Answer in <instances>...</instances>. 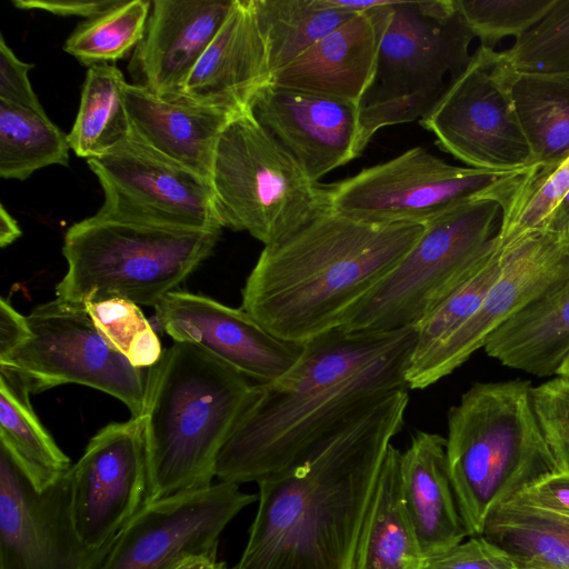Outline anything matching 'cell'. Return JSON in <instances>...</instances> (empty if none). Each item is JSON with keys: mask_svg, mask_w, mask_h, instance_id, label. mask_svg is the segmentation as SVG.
<instances>
[{"mask_svg": "<svg viewBox=\"0 0 569 569\" xmlns=\"http://www.w3.org/2000/svg\"><path fill=\"white\" fill-rule=\"evenodd\" d=\"M221 231H191L103 219L72 224L62 253L68 269L57 298L83 306L124 299L156 307L212 252Z\"/></svg>", "mask_w": 569, "mask_h": 569, "instance_id": "6", "label": "cell"}, {"mask_svg": "<svg viewBox=\"0 0 569 569\" xmlns=\"http://www.w3.org/2000/svg\"><path fill=\"white\" fill-rule=\"evenodd\" d=\"M399 475L406 510L422 555L455 546L468 536L451 486L446 438L417 431L401 452Z\"/></svg>", "mask_w": 569, "mask_h": 569, "instance_id": "24", "label": "cell"}, {"mask_svg": "<svg viewBox=\"0 0 569 569\" xmlns=\"http://www.w3.org/2000/svg\"><path fill=\"white\" fill-rule=\"evenodd\" d=\"M408 390L350 418L259 480L258 510L236 569H351L361 526Z\"/></svg>", "mask_w": 569, "mask_h": 569, "instance_id": "2", "label": "cell"}, {"mask_svg": "<svg viewBox=\"0 0 569 569\" xmlns=\"http://www.w3.org/2000/svg\"><path fill=\"white\" fill-rule=\"evenodd\" d=\"M256 383L202 348L174 341L148 368L141 415L147 501L212 485L218 456Z\"/></svg>", "mask_w": 569, "mask_h": 569, "instance_id": "4", "label": "cell"}, {"mask_svg": "<svg viewBox=\"0 0 569 569\" xmlns=\"http://www.w3.org/2000/svg\"><path fill=\"white\" fill-rule=\"evenodd\" d=\"M569 191V158L556 167L533 166L505 177L487 192L501 207L500 241L542 229Z\"/></svg>", "mask_w": 569, "mask_h": 569, "instance_id": "33", "label": "cell"}, {"mask_svg": "<svg viewBox=\"0 0 569 569\" xmlns=\"http://www.w3.org/2000/svg\"><path fill=\"white\" fill-rule=\"evenodd\" d=\"M97 330L108 345L141 369L156 365L162 348L139 306L124 299L84 303Z\"/></svg>", "mask_w": 569, "mask_h": 569, "instance_id": "37", "label": "cell"}, {"mask_svg": "<svg viewBox=\"0 0 569 569\" xmlns=\"http://www.w3.org/2000/svg\"><path fill=\"white\" fill-rule=\"evenodd\" d=\"M123 98L137 139L210 181L218 139L237 113L183 96L161 97L138 83H127Z\"/></svg>", "mask_w": 569, "mask_h": 569, "instance_id": "23", "label": "cell"}, {"mask_svg": "<svg viewBox=\"0 0 569 569\" xmlns=\"http://www.w3.org/2000/svg\"><path fill=\"white\" fill-rule=\"evenodd\" d=\"M419 569H519L511 557L483 536L470 537L447 549L426 555Z\"/></svg>", "mask_w": 569, "mask_h": 569, "instance_id": "40", "label": "cell"}, {"mask_svg": "<svg viewBox=\"0 0 569 569\" xmlns=\"http://www.w3.org/2000/svg\"><path fill=\"white\" fill-rule=\"evenodd\" d=\"M391 445L381 466L357 541L351 569H419L422 551L402 498Z\"/></svg>", "mask_w": 569, "mask_h": 569, "instance_id": "26", "label": "cell"}, {"mask_svg": "<svg viewBox=\"0 0 569 569\" xmlns=\"http://www.w3.org/2000/svg\"><path fill=\"white\" fill-rule=\"evenodd\" d=\"M557 376L569 380V370L558 373Z\"/></svg>", "mask_w": 569, "mask_h": 569, "instance_id": "49", "label": "cell"}, {"mask_svg": "<svg viewBox=\"0 0 569 569\" xmlns=\"http://www.w3.org/2000/svg\"><path fill=\"white\" fill-rule=\"evenodd\" d=\"M542 229L569 239V191L553 209Z\"/></svg>", "mask_w": 569, "mask_h": 569, "instance_id": "45", "label": "cell"}, {"mask_svg": "<svg viewBox=\"0 0 569 569\" xmlns=\"http://www.w3.org/2000/svg\"><path fill=\"white\" fill-rule=\"evenodd\" d=\"M483 349L503 366L557 375L569 352V271L499 327Z\"/></svg>", "mask_w": 569, "mask_h": 569, "instance_id": "25", "label": "cell"}, {"mask_svg": "<svg viewBox=\"0 0 569 569\" xmlns=\"http://www.w3.org/2000/svg\"><path fill=\"white\" fill-rule=\"evenodd\" d=\"M418 327L393 331L335 328L302 343L296 363L252 397L223 445L216 478L259 480L288 467L350 418L409 390Z\"/></svg>", "mask_w": 569, "mask_h": 569, "instance_id": "1", "label": "cell"}, {"mask_svg": "<svg viewBox=\"0 0 569 569\" xmlns=\"http://www.w3.org/2000/svg\"><path fill=\"white\" fill-rule=\"evenodd\" d=\"M252 6L271 74L357 16L335 8L329 0H252Z\"/></svg>", "mask_w": 569, "mask_h": 569, "instance_id": "31", "label": "cell"}, {"mask_svg": "<svg viewBox=\"0 0 569 569\" xmlns=\"http://www.w3.org/2000/svg\"><path fill=\"white\" fill-rule=\"evenodd\" d=\"M258 495L222 482L146 502L96 569H176L217 556L220 533Z\"/></svg>", "mask_w": 569, "mask_h": 569, "instance_id": "14", "label": "cell"}, {"mask_svg": "<svg viewBox=\"0 0 569 569\" xmlns=\"http://www.w3.org/2000/svg\"><path fill=\"white\" fill-rule=\"evenodd\" d=\"M532 385L475 382L447 415L446 458L469 537L539 479L557 471L535 412Z\"/></svg>", "mask_w": 569, "mask_h": 569, "instance_id": "5", "label": "cell"}, {"mask_svg": "<svg viewBox=\"0 0 569 569\" xmlns=\"http://www.w3.org/2000/svg\"><path fill=\"white\" fill-rule=\"evenodd\" d=\"M516 76L502 51L481 44L420 124L470 168L512 172L533 167L512 96Z\"/></svg>", "mask_w": 569, "mask_h": 569, "instance_id": "11", "label": "cell"}, {"mask_svg": "<svg viewBox=\"0 0 569 569\" xmlns=\"http://www.w3.org/2000/svg\"><path fill=\"white\" fill-rule=\"evenodd\" d=\"M121 0H12L16 8L42 10L59 16H78L92 19L113 7Z\"/></svg>", "mask_w": 569, "mask_h": 569, "instance_id": "43", "label": "cell"}, {"mask_svg": "<svg viewBox=\"0 0 569 569\" xmlns=\"http://www.w3.org/2000/svg\"><path fill=\"white\" fill-rule=\"evenodd\" d=\"M501 207L481 196L425 223L417 243L356 307L341 327L393 331L418 326L479 266L500 228Z\"/></svg>", "mask_w": 569, "mask_h": 569, "instance_id": "9", "label": "cell"}, {"mask_svg": "<svg viewBox=\"0 0 569 569\" xmlns=\"http://www.w3.org/2000/svg\"><path fill=\"white\" fill-rule=\"evenodd\" d=\"M395 1L359 13L276 70L271 83L360 104L373 83L380 42Z\"/></svg>", "mask_w": 569, "mask_h": 569, "instance_id": "20", "label": "cell"}, {"mask_svg": "<svg viewBox=\"0 0 569 569\" xmlns=\"http://www.w3.org/2000/svg\"><path fill=\"white\" fill-rule=\"evenodd\" d=\"M70 144L46 114L0 100V177L26 180L51 164L68 166Z\"/></svg>", "mask_w": 569, "mask_h": 569, "instance_id": "32", "label": "cell"}, {"mask_svg": "<svg viewBox=\"0 0 569 569\" xmlns=\"http://www.w3.org/2000/svg\"><path fill=\"white\" fill-rule=\"evenodd\" d=\"M127 83L114 64L88 67L78 113L68 133L78 157H100L129 138L131 123L123 98Z\"/></svg>", "mask_w": 569, "mask_h": 569, "instance_id": "30", "label": "cell"}, {"mask_svg": "<svg viewBox=\"0 0 569 569\" xmlns=\"http://www.w3.org/2000/svg\"><path fill=\"white\" fill-rule=\"evenodd\" d=\"M425 223L372 224L331 209L264 246L241 308L292 343L341 327L420 239Z\"/></svg>", "mask_w": 569, "mask_h": 569, "instance_id": "3", "label": "cell"}, {"mask_svg": "<svg viewBox=\"0 0 569 569\" xmlns=\"http://www.w3.org/2000/svg\"><path fill=\"white\" fill-rule=\"evenodd\" d=\"M18 221L0 204V246L2 248L11 244L21 236Z\"/></svg>", "mask_w": 569, "mask_h": 569, "instance_id": "46", "label": "cell"}, {"mask_svg": "<svg viewBox=\"0 0 569 569\" xmlns=\"http://www.w3.org/2000/svg\"><path fill=\"white\" fill-rule=\"evenodd\" d=\"M26 385L0 368V445L39 491L57 483L72 467L69 457L34 413Z\"/></svg>", "mask_w": 569, "mask_h": 569, "instance_id": "27", "label": "cell"}, {"mask_svg": "<svg viewBox=\"0 0 569 569\" xmlns=\"http://www.w3.org/2000/svg\"><path fill=\"white\" fill-rule=\"evenodd\" d=\"M249 109L315 182L362 152L359 106L352 102L268 82Z\"/></svg>", "mask_w": 569, "mask_h": 569, "instance_id": "19", "label": "cell"}, {"mask_svg": "<svg viewBox=\"0 0 569 569\" xmlns=\"http://www.w3.org/2000/svg\"><path fill=\"white\" fill-rule=\"evenodd\" d=\"M176 569H227L224 562L218 561L217 556L189 560Z\"/></svg>", "mask_w": 569, "mask_h": 569, "instance_id": "47", "label": "cell"}, {"mask_svg": "<svg viewBox=\"0 0 569 569\" xmlns=\"http://www.w3.org/2000/svg\"><path fill=\"white\" fill-rule=\"evenodd\" d=\"M266 43L252 0H234L220 30L188 76L180 96L231 113L249 108L270 81Z\"/></svg>", "mask_w": 569, "mask_h": 569, "instance_id": "22", "label": "cell"}, {"mask_svg": "<svg viewBox=\"0 0 569 569\" xmlns=\"http://www.w3.org/2000/svg\"><path fill=\"white\" fill-rule=\"evenodd\" d=\"M519 569H569V516L517 501L501 506L482 535Z\"/></svg>", "mask_w": 569, "mask_h": 569, "instance_id": "28", "label": "cell"}, {"mask_svg": "<svg viewBox=\"0 0 569 569\" xmlns=\"http://www.w3.org/2000/svg\"><path fill=\"white\" fill-rule=\"evenodd\" d=\"M473 32L455 0L395 1L373 83L359 104L360 149L380 129L426 116L468 64Z\"/></svg>", "mask_w": 569, "mask_h": 569, "instance_id": "7", "label": "cell"}, {"mask_svg": "<svg viewBox=\"0 0 569 569\" xmlns=\"http://www.w3.org/2000/svg\"><path fill=\"white\" fill-rule=\"evenodd\" d=\"M234 0H153L144 36L129 70L151 92L180 96L191 70L231 11Z\"/></svg>", "mask_w": 569, "mask_h": 569, "instance_id": "21", "label": "cell"}, {"mask_svg": "<svg viewBox=\"0 0 569 569\" xmlns=\"http://www.w3.org/2000/svg\"><path fill=\"white\" fill-rule=\"evenodd\" d=\"M567 370H569V352L567 353L566 358L563 359L557 375L560 372L567 371Z\"/></svg>", "mask_w": 569, "mask_h": 569, "instance_id": "48", "label": "cell"}, {"mask_svg": "<svg viewBox=\"0 0 569 569\" xmlns=\"http://www.w3.org/2000/svg\"><path fill=\"white\" fill-rule=\"evenodd\" d=\"M68 476L77 535L89 548L108 547L147 501L142 417L99 430Z\"/></svg>", "mask_w": 569, "mask_h": 569, "instance_id": "16", "label": "cell"}, {"mask_svg": "<svg viewBox=\"0 0 569 569\" xmlns=\"http://www.w3.org/2000/svg\"><path fill=\"white\" fill-rule=\"evenodd\" d=\"M210 184L223 228L247 231L264 246L330 209L328 186L312 181L249 108L221 132Z\"/></svg>", "mask_w": 569, "mask_h": 569, "instance_id": "8", "label": "cell"}, {"mask_svg": "<svg viewBox=\"0 0 569 569\" xmlns=\"http://www.w3.org/2000/svg\"><path fill=\"white\" fill-rule=\"evenodd\" d=\"M512 96L532 166L551 168L569 158V73L517 74Z\"/></svg>", "mask_w": 569, "mask_h": 569, "instance_id": "29", "label": "cell"}, {"mask_svg": "<svg viewBox=\"0 0 569 569\" xmlns=\"http://www.w3.org/2000/svg\"><path fill=\"white\" fill-rule=\"evenodd\" d=\"M515 172L519 171L453 166L422 147H413L328 184L329 204L331 210L366 223H426Z\"/></svg>", "mask_w": 569, "mask_h": 569, "instance_id": "12", "label": "cell"}, {"mask_svg": "<svg viewBox=\"0 0 569 569\" xmlns=\"http://www.w3.org/2000/svg\"><path fill=\"white\" fill-rule=\"evenodd\" d=\"M503 261L505 249L496 237L477 269L417 326L418 339L410 363L430 355L477 311L499 277Z\"/></svg>", "mask_w": 569, "mask_h": 569, "instance_id": "35", "label": "cell"}, {"mask_svg": "<svg viewBox=\"0 0 569 569\" xmlns=\"http://www.w3.org/2000/svg\"><path fill=\"white\" fill-rule=\"evenodd\" d=\"M27 318L30 336L0 357V368L20 378L30 393L79 383L119 399L132 417L142 415L148 369L132 366L108 345L84 305L56 298L36 307Z\"/></svg>", "mask_w": 569, "mask_h": 569, "instance_id": "10", "label": "cell"}, {"mask_svg": "<svg viewBox=\"0 0 569 569\" xmlns=\"http://www.w3.org/2000/svg\"><path fill=\"white\" fill-rule=\"evenodd\" d=\"M151 7L150 0H121L107 12L79 23L63 50L88 67L117 61L142 40Z\"/></svg>", "mask_w": 569, "mask_h": 569, "instance_id": "34", "label": "cell"}, {"mask_svg": "<svg viewBox=\"0 0 569 569\" xmlns=\"http://www.w3.org/2000/svg\"><path fill=\"white\" fill-rule=\"evenodd\" d=\"M511 501L569 516V473L556 471L525 489Z\"/></svg>", "mask_w": 569, "mask_h": 569, "instance_id": "42", "label": "cell"}, {"mask_svg": "<svg viewBox=\"0 0 569 569\" xmlns=\"http://www.w3.org/2000/svg\"><path fill=\"white\" fill-rule=\"evenodd\" d=\"M104 201L96 216L159 228L221 231L210 181L163 157L132 133L87 160Z\"/></svg>", "mask_w": 569, "mask_h": 569, "instance_id": "13", "label": "cell"}, {"mask_svg": "<svg viewBox=\"0 0 569 569\" xmlns=\"http://www.w3.org/2000/svg\"><path fill=\"white\" fill-rule=\"evenodd\" d=\"M499 242L505 249L499 277L463 325L426 358L409 365V390L426 389L452 373L499 327L569 271V239L560 234L537 229Z\"/></svg>", "mask_w": 569, "mask_h": 569, "instance_id": "15", "label": "cell"}, {"mask_svg": "<svg viewBox=\"0 0 569 569\" xmlns=\"http://www.w3.org/2000/svg\"><path fill=\"white\" fill-rule=\"evenodd\" d=\"M162 329L174 341L193 343L254 383H269L298 360L302 345L284 341L246 310L209 297L174 290L156 307Z\"/></svg>", "mask_w": 569, "mask_h": 569, "instance_id": "18", "label": "cell"}, {"mask_svg": "<svg viewBox=\"0 0 569 569\" xmlns=\"http://www.w3.org/2000/svg\"><path fill=\"white\" fill-rule=\"evenodd\" d=\"M502 53L517 74L569 73V0H556Z\"/></svg>", "mask_w": 569, "mask_h": 569, "instance_id": "36", "label": "cell"}, {"mask_svg": "<svg viewBox=\"0 0 569 569\" xmlns=\"http://www.w3.org/2000/svg\"><path fill=\"white\" fill-rule=\"evenodd\" d=\"M68 472L39 491L0 445V569H96L103 560L111 545L92 549L77 535Z\"/></svg>", "mask_w": 569, "mask_h": 569, "instance_id": "17", "label": "cell"}, {"mask_svg": "<svg viewBox=\"0 0 569 569\" xmlns=\"http://www.w3.org/2000/svg\"><path fill=\"white\" fill-rule=\"evenodd\" d=\"M28 318L18 312L9 300H0V357H4L30 336Z\"/></svg>", "mask_w": 569, "mask_h": 569, "instance_id": "44", "label": "cell"}, {"mask_svg": "<svg viewBox=\"0 0 569 569\" xmlns=\"http://www.w3.org/2000/svg\"><path fill=\"white\" fill-rule=\"evenodd\" d=\"M34 66L21 61L0 37V100L30 109L46 112L38 100L29 81L28 73Z\"/></svg>", "mask_w": 569, "mask_h": 569, "instance_id": "41", "label": "cell"}, {"mask_svg": "<svg viewBox=\"0 0 569 569\" xmlns=\"http://www.w3.org/2000/svg\"><path fill=\"white\" fill-rule=\"evenodd\" d=\"M531 395L557 471L569 473V380L557 376L532 386Z\"/></svg>", "mask_w": 569, "mask_h": 569, "instance_id": "39", "label": "cell"}, {"mask_svg": "<svg viewBox=\"0 0 569 569\" xmlns=\"http://www.w3.org/2000/svg\"><path fill=\"white\" fill-rule=\"evenodd\" d=\"M556 0H455L460 14L482 44L515 36L538 22Z\"/></svg>", "mask_w": 569, "mask_h": 569, "instance_id": "38", "label": "cell"}]
</instances>
